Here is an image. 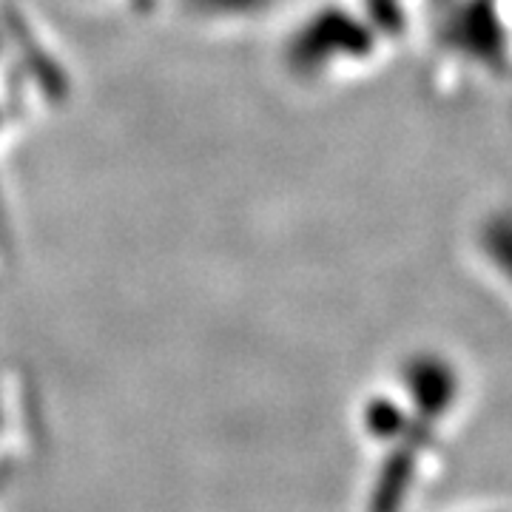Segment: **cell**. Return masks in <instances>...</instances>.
<instances>
[{"mask_svg":"<svg viewBox=\"0 0 512 512\" xmlns=\"http://www.w3.org/2000/svg\"><path fill=\"white\" fill-rule=\"evenodd\" d=\"M188 6L211 20H248L254 9L262 6V0H188Z\"/></svg>","mask_w":512,"mask_h":512,"instance_id":"1","label":"cell"},{"mask_svg":"<svg viewBox=\"0 0 512 512\" xmlns=\"http://www.w3.org/2000/svg\"><path fill=\"white\" fill-rule=\"evenodd\" d=\"M0 46H3V37H0ZM12 123H15L12 106H9L6 89L0 86V151H3V143L9 137V131H12ZM3 225H6V205H3V185H0V231H3Z\"/></svg>","mask_w":512,"mask_h":512,"instance_id":"2","label":"cell"},{"mask_svg":"<svg viewBox=\"0 0 512 512\" xmlns=\"http://www.w3.org/2000/svg\"><path fill=\"white\" fill-rule=\"evenodd\" d=\"M123 3H137L140 6V0H123Z\"/></svg>","mask_w":512,"mask_h":512,"instance_id":"3","label":"cell"}]
</instances>
